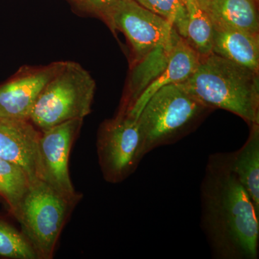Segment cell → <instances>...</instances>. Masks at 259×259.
Masks as SVG:
<instances>
[{"label": "cell", "instance_id": "14", "mask_svg": "<svg viewBox=\"0 0 259 259\" xmlns=\"http://www.w3.org/2000/svg\"><path fill=\"white\" fill-rule=\"evenodd\" d=\"M209 18L259 35L258 0H198Z\"/></svg>", "mask_w": 259, "mask_h": 259}, {"label": "cell", "instance_id": "17", "mask_svg": "<svg viewBox=\"0 0 259 259\" xmlns=\"http://www.w3.org/2000/svg\"><path fill=\"white\" fill-rule=\"evenodd\" d=\"M0 256L13 259H38L26 236L3 221H0Z\"/></svg>", "mask_w": 259, "mask_h": 259}, {"label": "cell", "instance_id": "15", "mask_svg": "<svg viewBox=\"0 0 259 259\" xmlns=\"http://www.w3.org/2000/svg\"><path fill=\"white\" fill-rule=\"evenodd\" d=\"M187 15L185 40L201 57L212 54L211 19L198 0H183Z\"/></svg>", "mask_w": 259, "mask_h": 259}, {"label": "cell", "instance_id": "1", "mask_svg": "<svg viewBox=\"0 0 259 259\" xmlns=\"http://www.w3.org/2000/svg\"><path fill=\"white\" fill-rule=\"evenodd\" d=\"M201 228L217 259H258L259 214L230 166L211 154L200 185Z\"/></svg>", "mask_w": 259, "mask_h": 259}, {"label": "cell", "instance_id": "16", "mask_svg": "<svg viewBox=\"0 0 259 259\" xmlns=\"http://www.w3.org/2000/svg\"><path fill=\"white\" fill-rule=\"evenodd\" d=\"M32 181L23 166L0 158V196L9 204L13 215L28 193Z\"/></svg>", "mask_w": 259, "mask_h": 259}, {"label": "cell", "instance_id": "6", "mask_svg": "<svg viewBox=\"0 0 259 259\" xmlns=\"http://www.w3.org/2000/svg\"><path fill=\"white\" fill-rule=\"evenodd\" d=\"M97 149L105 180L112 184L125 181L145 156L138 119L118 112L105 121L99 130Z\"/></svg>", "mask_w": 259, "mask_h": 259}, {"label": "cell", "instance_id": "2", "mask_svg": "<svg viewBox=\"0 0 259 259\" xmlns=\"http://www.w3.org/2000/svg\"><path fill=\"white\" fill-rule=\"evenodd\" d=\"M181 83L211 110L232 112L249 125L259 124L258 72L211 54L201 57L194 74Z\"/></svg>", "mask_w": 259, "mask_h": 259}, {"label": "cell", "instance_id": "18", "mask_svg": "<svg viewBox=\"0 0 259 259\" xmlns=\"http://www.w3.org/2000/svg\"><path fill=\"white\" fill-rule=\"evenodd\" d=\"M141 6L170 22L181 37L185 38L187 15L183 0H134Z\"/></svg>", "mask_w": 259, "mask_h": 259}, {"label": "cell", "instance_id": "19", "mask_svg": "<svg viewBox=\"0 0 259 259\" xmlns=\"http://www.w3.org/2000/svg\"><path fill=\"white\" fill-rule=\"evenodd\" d=\"M82 9L103 18L107 11L119 0H71Z\"/></svg>", "mask_w": 259, "mask_h": 259}, {"label": "cell", "instance_id": "4", "mask_svg": "<svg viewBox=\"0 0 259 259\" xmlns=\"http://www.w3.org/2000/svg\"><path fill=\"white\" fill-rule=\"evenodd\" d=\"M96 83L81 65L65 61L47 83L30 114V121L40 132L66 121L81 119L91 112Z\"/></svg>", "mask_w": 259, "mask_h": 259}, {"label": "cell", "instance_id": "3", "mask_svg": "<svg viewBox=\"0 0 259 259\" xmlns=\"http://www.w3.org/2000/svg\"><path fill=\"white\" fill-rule=\"evenodd\" d=\"M211 111L182 83L163 87L149 99L137 118L144 156L180 141Z\"/></svg>", "mask_w": 259, "mask_h": 259}, {"label": "cell", "instance_id": "11", "mask_svg": "<svg viewBox=\"0 0 259 259\" xmlns=\"http://www.w3.org/2000/svg\"><path fill=\"white\" fill-rule=\"evenodd\" d=\"M201 56L181 36L178 37L166 66L158 76L145 88L127 114L138 118L149 99L158 90L173 83L185 82L194 74L200 61Z\"/></svg>", "mask_w": 259, "mask_h": 259}, {"label": "cell", "instance_id": "10", "mask_svg": "<svg viewBox=\"0 0 259 259\" xmlns=\"http://www.w3.org/2000/svg\"><path fill=\"white\" fill-rule=\"evenodd\" d=\"M40 134L30 121L0 117V158L23 166L32 180L38 178Z\"/></svg>", "mask_w": 259, "mask_h": 259}, {"label": "cell", "instance_id": "13", "mask_svg": "<svg viewBox=\"0 0 259 259\" xmlns=\"http://www.w3.org/2000/svg\"><path fill=\"white\" fill-rule=\"evenodd\" d=\"M230 166L259 214V124L250 125L244 145L228 153Z\"/></svg>", "mask_w": 259, "mask_h": 259}, {"label": "cell", "instance_id": "9", "mask_svg": "<svg viewBox=\"0 0 259 259\" xmlns=\"http://www.w3.org/2000/svg\"><path fill=\"white\" fill-rule=\"evenodd\" d=\"M64 64L65 61H56L46 66H24L0 84V117L30 121L39 95Z\"/></svg>", "mask_w": 259, "mask_h": 259}, {"label": "cell", "instance_id": "5", "mask_svg": "<svg viewBox=\"0 0 259 259\" xmlns=\"http://www.w3.org/2000/svg\"><path fill=\"white\" fill-rule=\"evenodd\" d=\"M76 204L40 179L32 181L14 216L38 258H53L61 231Z\"/></svg>", "mask_w": 259, "mask_h": 259}, {"label": "cell", "instance_id": "7", "mask_svg": "<svg viewBox=\"0 0 259 259\" xmlns=\"http://www.w3.org/2000/svg\"><path fill=\"white\" fill-rule=\"evenodd\" d=\"M102 19L112 30H119L125 35L136 63L171 42L178 34L170 22L134 0H119Z\"/></svg>", "mask_w": 259, "mask_h": 259}, {"label": "cell", "instance_id": "8", "mask_svg": "<svg viewBox=\"0 0 259 259\" xmlns=\"http://www.w3.org/2000/svg\"><path fill=\"white\" fill-rule=\"evenodd\" d=\"M83 120L66 121L44 131L37 143L38 178L68 199L79 202L69 172L70 151L82 126Z\"/></svg>", "mask_w": 259, "mask_h": 259}, {"label": "cell", "instance_id": "12", "mask_svg": "<svg viewBox=\"0 0 259 259\" xmlns=\"http://www.w3.org/2000/svg\"><path fill=\"white\" fill-rule=\"evenodd\" d=\"M211 21L212 54L258 72L259 35L214 19Z\"/></svg>", "mask_w": 259, "mask_h": 259}]
</instances>
